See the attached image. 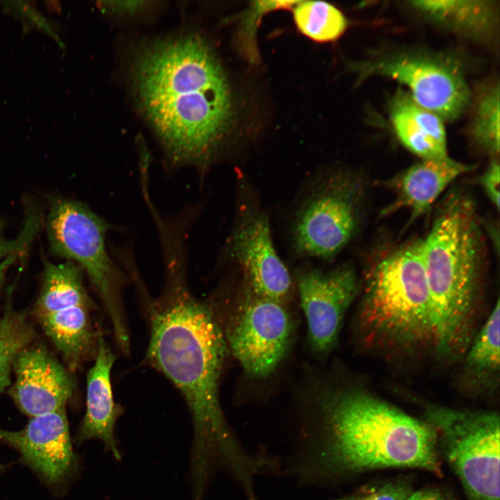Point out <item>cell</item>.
<instances>
[{
  "label": "cell",
  "instance_id": "cell-13",
  "mask_svg": "<svg viewBox=\"0 0 500 500\" xmlns=\"http://www.w3.org/2000/svg\"><path fill=\"white\" fill-rule=\"evenodd\" d=\"M0 439L17 449L49 485L61 483L72 471L74 454L65 408L33 417L19 431L0 428Z\"/></svg>",
  "mask_w": 500,
  "mask_h": 500
},
{
  "label": "cell",
  "instance_id": "cell-18",
  "mask_svg": "<svg viewBox=\"0 0 500 500\" xmlns=\"http://www.w3.org/2000/svg\"><path fill=\"white\" fill-rule=\"evenodd\" d=\"M90 306H71L37 317L72 369L90 353L99 338L92 326Z\"/></svg>",
  "mask_w": 500,
  "mask_h": 500
},
{
  "label": "cell",
  "instance_id": "cell-7",
  "mask_svg": "<svg viewBox=\"0 0 500 500\" xmlns=\"http://www.w3.org/2000/svg\"><path fill=\"white\" fill-rule=\"evenodd\" d=\"M105 221L81 202L55 197L47 217L50 249L56 256L77 262L100 295L120 346L128 347L118 299L120 272L106 246Z\"/></svg>",
  "mask_w": 500,
  "mask_h": 500
},
{
  "label": "cell",
  "instance_id": "cell-26",
  "mask_svg": "<svg viewBox=\"0 0 500 500\" xmlns=\"http://www.w3.org/2000/svg\"><path fill=\"white\" fill-rule=\"evenodd\" d=\"M499 160L494 158L478 178L484 193L497 210L499 209Z\"/></svg>",
  "mask_w": 500,
  "mask_h": 500
},
{
  "label": "cell",
  "instance_id": "cell-16",
  "mask_svg": "<svg viewBox=\"0 0 500 500\" xmlns=\"http://www.w3.org/2000/svg\"><path fill=\"white\" fill-rule=\"evenodd\" d=\"M95 356L94 363L87 376L86 412L77 440L82 442L99 439L115 458L120 459L114 428L121 409L114 402L110 382L111 369L116 357L102 337L98 339Z\"/></svg>",
  "mask_w": 500,
  "mask_h": 500
},
{
  "label": "cell",
  "instance_id": "cell-22",
  "mask_svg": "<svg viewBox=\"0 0 500 500\" xmlns=\"http://www.w3.org/2000/svg\"><path fill=\"white\" fill-rule=\"evenodd\" d=\"M33 329L22 312L9 306L0 319V393L10 384V374L17 355L28 347Z\"/></svg>",
  "mask_w": 500,
  "mask_h": 500
},
{
  "label": "cell",
  "instance_id": "cell-15",
  "mask_svg": "<svg viewBox=\"0 0 500 500\" xmlns=\"http://www.w3.org/2000/svg\"><path fill=\"white\" fill-rule=\"evenodd\" d=\"M472 169L473 166L449 156L422 159L384 183L395 194V199L382 215L406 208L411 213L410 223L413 222L428 210L451 183Z\"/></svg>",
  "mask_w": 500,
  "mask_h": 500
},
{
  "label": "cell",
  "instance_id": "cell-9",
  "mask_svg": "<svg viewBox=\"0 0 500 500\" xmlns=\"http://www.w3.org/2000/svg\"><path fill=\"white\" fill-rule=\"evenodd\" d=\"M292 322L284 302L255 292L244 281L224 333L228 351L251 378L268 377L290 344Z\"/></svg>",
  "mask_w": 500,
  "mask_h": 500
},
{
  "label": "cell",
  "instance_id": "cell-31",
  "mask_svg": "<svg viewBox=\"0 0 500 500\" xmlns=\"http://www.w3.org/2000/svg\"><path fill=\"white\" fill-rule=\"evenodd\" d=\"M3 467L0 465V473L2 471Z\"/></svg>",
  "mask_w": 500,
  "mask_h": 500
},
{
  "label": "cell",
  "instance_id": "cell-20",
  "mask_svg": "<svg viewBox=\"0 0 500 500\" xmlns=\"http://www.w3.org/2000/svg\"><path fill=\"white\" fill-rule=\"evenodd\" d=\"M82 269L75 262H46L43 284L36 302V317L71 306L91 304L82 278Z\"/></svg>",
  "mask_w": 500,
  "mask_h": 500
},
{
  "label": "cell",
  "instance_id": "cell-12",
  "mask_svg": "<svg viewBox=\"0 0 500 500\" xmlns=\"http://www.w3.org/2000/svg\"><path fill=\"white\" fill-rule=\"evenodd\" d=\"M297 285L312 350L324 354L335 345L344 317L358 289L349 266L329 271L306 268L298 272Z\"/></svg>",
  "mask_w": 500,
  "mask_h": 500
},
{
  "label": "cell",
  "instance_id": "cell-14",
  "mask_svg": "<svg viewBox=\"0 0 500 500\" xmlns=\"http://www.w3.org/2000/svg\"><path fill=\"white\" fill-rule=\"evenodd\" d=\"M10 395L33 417L65 408L73 382L62 365L42 346L26 347L17 356Z\"/></svg>",
  "mask_w": 500,
  "mask_h": 500
},
{
  "label": "cell",
  "instance_id": "cell-10",
  "mask_svg": "<svg viewBox=\"0 0 500 500\" xmlns=\"http://www.w3.org/2000/svg\"><path fill=\"white\" fill-rule=\"evenodd\" d=\"M352 67L360 79L376 75L406 85L415 103L442 119H456L469 103V89L462 69L451 57L399 53Z\"/></svg>",
  "mask_w": 500,
  "mask_h": 500
},
{
  "label": "cell",
  "instance_id": "cell-11",
  "mask_svg": "<svg viewBox=\"0 0 500 500\" xmlns=\"http://www.w3.org/2000/svg\"><path fill=\"white\" fill-rule=\"evenodd\" d=\"M225 247L226 257L240 267L255 292L285 303L292 290L291 275L274 247L269 216L244 191Z\"/></svg>",
  "mask_w": 500,
  "mask_h": 500
},
{
  "label": "cell",
  "instance_id": "cell-19",
  "mask_svg": "<svg viewBox=\"0 0 500 500\" xmlns=\"http://www.w3.org/2000/svg\"><path fill=\"white\" fill-rule=\"evenodd\" d=\"M410 3L433 22L473 39L489 36L494 28V1L421 0Z\"/></svg>",
  "mask_w": 500,
  "mask_h": 500
},
{
  "label": "cell",
  "instance_id": "cell-3",
  "mask_svg": "<svg viewBox=\"0 0 500 500\" xmlns=\"http://www.w3.org/2000/svg\"><path fill=\"white\" fill-rule=\"evenodd\" d=\"M320 411L322 444L315 462L322 473L415 468L441 474L437 435L424 420L358 390L326 395Z\"/></svg>",
  "mask_w": 500,
  "mask_h": 500
},
{
  "label": "cell",
  "instance_id": "cell-8",
  "mask_svg": "<svg viewBox=\"0 0 500 500\" xmlns=\"http://www.w3.org/2000/svg\"><path fill=\"white\" fill-rule=\"evenodd\" d=\"M362 195L361 182L352 172L335 169L319 178L294 215L297 253L322 259L337 255L360 227Z\"/></svg>",
  "mask_w": 500,
  "mask_h": 500
},
{
  "label": "cell",
  "instance_id": "cell-17",
  "mask_svg": "<svg viewBox=\"0 0 500 500\" xmlns=\"http://www.w3.org/2000/svg\"><path fill=\"white\" fill-rule=\"evenodd\" d=\"M390 114L394 132L407 149L424 160L448 156L442 119L419 106L410 94L398 90Z\"/></svg>",
  "mask_w": 500,
  "mask_h": 500
},
{
  "label": "cell",
  "instance_id": "cell-27",
  "mask_svg": "<svg viewBox=\"0 0 500 500\" xmlns=\"http://www.w3.org/2000/svg\"><path fill=\"white\" fill-rule=\"evenodd\" d=\"M35 228L26 224L22 232L17 238L9 240L4 237L3 225L0 222V258L17 256L24 251L35 233Z\"/></svg>",
  "mask_w": 500,
  "mask_h": 500
},
{
  "label": "cell",
  "instance_id": "cell-21",
  "mask_svg": "<svg viewBox=\"0 0 500 500\" xmlns=\"http://www.w3.org/2000/svg\"><path fill=\"white\" fill-rule=\"evenodd\" d=\"M294 19L299 30L317 42L338 39L345 31L347 20L333 5L315 1H297L294 6Z\"/></svg>",
  "mask_w": 500,
  "mask_h": 500
},
{
  "label": "cell",
  "instance_id": "cell-29",
  "mask_svg": "<svg viewBox=\"0 0 500 500\" xmlns=\"http://www.w3.org/2000/svg\"><path fill=\"white\" fill-rule=\"evenodd\" d=\"M144 1H108L105 2L107 10L115 12H133L144 6Z\"/></svg>",
  "mask_w": 500,
  "mask_h": 500
},
{
  "label": "cell",
  "instance_id": "cell-30",
  "mask_svg": "<svg viewBox=\"0 0 500 500\" xmlns=\"http://www.w3.org/2000/svg\"><path fill=\"white\" fill-rule=\"evenodd\" d=\"M12 262L13 260L11 258H8L5 260H3L0 265V290L4 281V277L7 269Z\"/></svg>",
  "mask_w": 500,
  "mask_h": 500
},
{
  "label": "cell",
  "instance_id": "cell-1",
  "mask_svg": "<svg viewBox=\"0 0 500 500\" xmlns=\"http://www.w3.org/2000/svg\"><path fill=\"white\" fill-rule=\"evenodd\" d=\"M137 99L171 161L206 168L228 129L232 101L223 69L200 37L156 41L133 69Z\"/></svg>",
  "mask_w": 500,
  "mask_h": 500
},
{
  "label": "cell",
  "instance_id": "cell-2",
  "mask_svg": "<svg viewBox=\"0 0 500 500\" xmlns=\"http://www.w3.org/2000/svg\"><path fill=\"white\" fill-rule=\"evenodd\" d=\"M167 283L162 299L151 306L147 358L181 392L199 435L221 457L240 445L226 423L219 384L228 348L211 308L197 299L185 282L182 253L165 255Z\"/></svg>",
  "mask_w": 500,
  "mask_h": 500
},
{
  "label": "cell",
  "instance_id": "cell-6",
  "mask_svg": "<svg viewBox=\"0 0 500 500\" xmlns=\"http://www.w3.org/2000/svg\"><path fill=\"white\" fill-rule=\"evenodd\" d=\"M424 421L470 500H499L500 420L494 411L431 406Z\"/></svg>",
  "mask_w": 500,
  "mask_h": 500
},
{
  "label": "cell",
  "instance_id": "cell-23",
  "mask_svg": "<svg viewBox=\"0 0 500 500\" xmlns=\"http://www.w3.org/2000/svg\"><path fill=\"white\" fill-rule=\"evenodd\" d=\"M499 301L488 316L474 340L466 358L467 369L476 377L483 378L499 371Z\"/></svg>",
  "mask_w": 500,
  "mask_h": 500
},
{
  "label": "cell",
  "instance_id": "cell-24",
  "mask_svg": "<svg viewBox=\"0 0 500 500\" xmlns=\"http://www.w3.org/2000/svg\"><path fill=\"white\" fill-rule=\"evenodd\" d=\"M472 124L476 144L491 155L499 152V87H490L479 99Z\"/></svg>",
  "mask_w": 500,
  "mask_h": 500
},
{
  "label": "cell",
  "instance_id": "cell-28",
  "mask_svg": "<svg viewBox=\"0 0 500 500\" xmlns=\"http://www.w3.org/2000/svg\"><path fill=\"white\" fill-rule=\"evenodd\" d=\"M405 500H450V499L439 490L426 488L412 491Z\"/></svg>",
  "mask_w": 500,
  "mask_h": 500
},
{
  "label": "cell",
  "instance_id": "cell-25",
  "mask_svg": "<svg viewBox=\"0 0 500 500\" xmlns=\"http://www.w3.org/2000/svg\"><path fill=\"white\" fill-rule=\"evenodd\" d=\"M412 491L405 480L397 479L365 486L335 500H405Z\"/></svg>",
  "mask_w": 500,
  "mask_h": 500
},
{
  "label": "cell",
  "instance_id": "cell-4",
  "mask_svg": "<svg viewBox=\"0 0 500 500\" xmlns=\"http://www.w3.org/2000/svg\"><path fill=\"white\" fill-rule=\"evenodd\" d=\"M483 240L472 201L447 199L422 239L431 297L433 345L443 356L465 344L483 263Z\"/></svg>",
  "mask_w": 500,
  "mask_h": 500
},
{
  "label": "cell",
  "instance_id": "cell-5",
  "mask_svg": "<svg viewBox=\"0 0 500 500\" xmlns=\"http://www.w3.org/2000/svg\"><path fill=\"white\" fill-rule=\"evenodd\" d=\"M358 324L365 332L397 347L433 342L422 239L399 247L369 269Z\"/></svg>",
  "mask_w": 500,
  "mask_h": 500
}]
</instances>
